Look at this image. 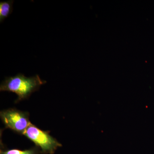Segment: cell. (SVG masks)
Listing matches in <instances>:
<instances>
[{"mask_svg": "<svg viewBox=\"0 0 154 154\" xmlns=\"http://www.w3.org/2000/svg\"><path fill=\"white\" fill-rule=\"evenodd\" d=\"M46 83V81L41 79L37 75L28 78L22 74H18L15 76L6 78L1 84L0 91L17 94L18 98L16 102H17L28 99L32 93Z\"/></svg>", "mask_w": 154, "mask_h": 154, "instance_id": "6da1fadb", "label": "cell"}, {"mask_svg": "<svg viewBox=\"0 0 154 154\" xmlns=\"http://www.w3.org/2000/svg\"><path fill=\"white\" fill-rule=\"evenodd\" d=\"M23 135L41 149L42 154H53L58 148L62 146L61 144L49 132L42 130L31 123Z\"/></svg>", "mask_w": 154, "mask_h": 154, "instance_id": "7a4b0ae2", "label": "cell"}, {"mask_svg": "<svg viewBox=\"0 0 154 154\" xmlns=\"http://www.w3.org/2000/svg\"><path fill=\"white\" fill-rule=\"evenodd\" d=\"M0 116L6 128L20 134L23 135L31 123L28 112L16 109L2 110L0 113Z\"/></svg>", "mask_w": 154, "mask_h": 154, "instance_id": "3957f363", "label": "cell"}, {"mask_svg": "<svg viewBox=\"0 0 154 154\" xmlns=\"http://www.w3.org/2000/svg\"><path fill=\"white\" fill-rule=\"evenodd\" d=\"M14 1L10 0L6 2H0V22L2 23L9 17L13 11Z\"/></svg>", "mask_w": 154, "mask_h": 154, "instance_id": "277c9868", "label": "cell"}, {"mask_svg": "<svg viewBox=\"0 0 154 154\" xmlns=\"http://www.w3.org/2000/svg\"><path fill=\"white\" fill-rule=\"evenodd\" d=\"M39 149L35 146L28 149L22 150L17 149H9L1 150L0 154H38Z\"/></svg>", "mask_w": 154, "mask_h": 154, "instance_id": "5b68a950", "label": "cell"}]
</instances>
